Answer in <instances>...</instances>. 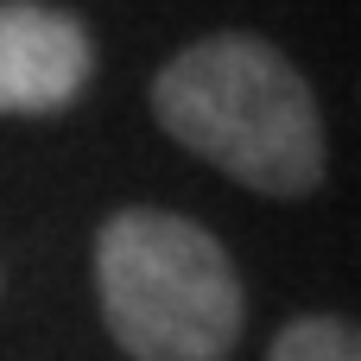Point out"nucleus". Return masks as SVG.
Instances as JSON below:
<instances>
[{"label":"nucleus","mask_w":361,"mask_h":361,"mask_svg":"<svg viewBox=\"0 0 361 361\" xmlns=\"http://www.w3.org/2000/svg\"><path fill=\"white\" fill-rule=\"evenodd\" d=\"M159 127L260 197H311L330 146L298 63L254 32H209L184 44L152 82Z\"/></svg>","instance_id":"1"},{"label":"nucleus","mask_w":361,"mask_h":361,"mask_svg":"<svg viewBox=\"0 0 361 361\" xmlns=\"http://www.w3.org/2000/svg\"><path fill=\"white\" fill-rule=\"evenodd\" d=\"M267 361H361V324L349 317H292L279 336H273V349Z\"/></svg>","instance_id":"4"},{"label":"nucleus","mask_w":361,"mask_h":361,"mask_svg":"<svg viewBox=\"0 0 361 361\" xmlns=\"http://www.w3.org/2000/svg\"><path fill=\"white\" fill-rule=\"evenodd\" d=\"M95 76V38L44 0H0V114H63Z\"/></svg>","instance_id":"3"},{"label":"nucleus","mask_w":361,"mask_h":361,"mask_svg":"<svg viewBox=\"0 0 361 361\" xmlns=\"http://www.w3.org/2000/svg\"><path fill=\"white\" fill-rule=\"evenodd\" d=\"M108 336L133 361H228L247 324L228 247L171 209H121L95 241Z\"/></svg>","instance_id":"2"}]
</instances>
